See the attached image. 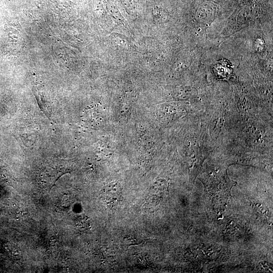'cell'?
Listing matches in <instances>:
<instances>
[{"label": "cell", "instance_id": "1", "mask_svg": "<svg viewBox=\"0 0 273 273\" xmlns=\"http://www.w3.org/2000/svg\"><path fill=\"white\" fill-rule=\"evenodd\" d=\"M216 171L204 173L205 178L201 180L204 185L205 192L214 205H223L230 196L231 190L236 185L227 173V170L221 169Z\"/></svg>", "mask_w": 273, "mask_h": 273}, {"label": "cell", "instance_id": "2", "mask_svg": "<svg viewBox=\"0 0 273 273\" xmlns=\"http://www.w3.org/2000/svg\"><path fill=\"white\" fill-rule=\"evenodd\" d=\"M122 194L120 184L117 182H113L104 188L102 193V198L109 208H112L121 201Z\"/></svg>", "mask_w": 273, "mask_h": 273}]
</instances>
